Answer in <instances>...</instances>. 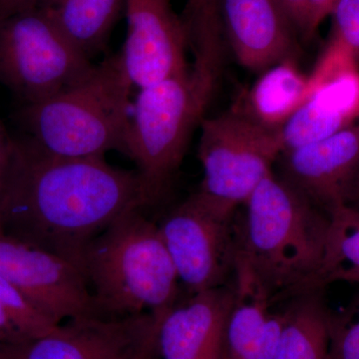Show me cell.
<instances>
[{"label":"cell","instance_id":"7c38bea8","mask_svg":"<svg viewBox=\"0 0 359 359\" xmlns=\"http://www.w3.org/2000/svg\"><path fill=\"white\" fill-rule=\"evenodd\" d=\"M278 159L280 178L327 215L348 205L359 184V120Z\"/></svg>","mask_w":359,"mask_h":359},{"label":"cell","instance_id":"6da1fadb","mask_svg":"<svg viewBox=\"0 0 359 359\" xmlns=\"http://www.w3.org/2000/svg\"><path fill=\"white\" fill-rule=\"evenodd\" d=\"M149 207L137 171L105 158L47 152L32 139H13L0 190V233L76 264L116 219Z\"/></svg>","mask_w":359,"mask_h":359},{"label":"cell","instance_id":"3957f363","mask_svg":"<svg viewBox=\"0 0 359 359\" xmlns=\"http://www.w3.org/2000/svg\"><path fill=\"white\" fill-rule=\"evenodd\" d=\"M195 60L178 75L139 89L131 116L127 157L137 165L149 205L159 202L185 157L223 66V32L193 39Z\"/></svg>","mask_w":359,"mask_h":359},{"label":"cell","instance_id":"4fadbf2b","mask_svg":"<svg viewBox=\"0 0 359 359\" xmlns=\"http://www.w3.org/2000/svg\"><path fill=\"white\" fill-rule=\"evenodd\" d=\"M235 301L231 282L191 294L155 314L158 359H226V332Z\"/></svg>","mask_w":359,"mask_h":359},{"label":"cell","instance_id":"484cf974","mask_svg":"<svg viewBox=\"0 0 359 359\" xmlns=\"http://www.w3.org/2000/svg\"><path fill=\"white\" fill-rule=\"evenodd\" d=\"M40 0H0V21L13 14L37 6Z\"/></svg>","mask_w":359,"mask_h":359},{"label":"cell","instance_id":"9c48e42d","mask_svg":"<svg viewBox=\"0 0 359 359\" xmlns=\"http://www.w3.org/2000/svg\"><path fill=\"white\" fill-rule=\"evenodd\" d=\"M0 276L57 325L63 320L100 316L76 264L1 233Z\"/></svg>","mask_w":359,"mask_h":359},{"label":"cell","instance_id":"f546056e","mask_svg":"<svg viewBox=\"0 0 359 359\" xmlns=\"http://www.w3.org/2000/svg\"><path fill=\"white\" fill-rule=\"evenodd\" d=\"M207 0H189L188 11L202 6Z\"/></svg>","mask_w":359,"mask_h":359},{"label":"cell","instance_id":"cb8c5ba5","mask_svg":"<svg viewBox=\"0 0 359 359\" xmlns=\"http://www.w3.org/2000/svg\"><path fill=\"white\" fill-rule=\"evenodd\" d=\"M297 33L306 39L309 25V0H278Z\"/></svg>","mask_w":359,"mask_h":359},{"label":"cell","instance_id":"8992f818","mask_svg":"<svg viewBox=\"0 0 359 359\" xmlns=\"http://www.w3.org/2000/svg\"><path fill=\"white\" fill-rule=\"evenodd\" d=\"M95 66L37 6L0 21V85L25 105L72 88Z\"/></svg>","mask_w":359,"mask_h":359},{"label":"cell","instance_id":"4dcf8cb0","mask_svg":"<svg viewBox=\"0 0 359 359\" xmlns=\"http://www.w3.org/2000/svg\"><path fill=\"white\" fill-rule=\"evenodd\" d=\"M349 207H351V205H349ZM351 208H353V207H351ZM353 209L355 210V211L358 212V215H359V207L353 208Z\"/></svg>","mask_w":359,"mask_h":359},{"label":"cell","instance_id":"ac0fdd59","mask_svg":"<svg viewBox=\"0 0 359 359\" xmlns=\"http://www.w3.org/2000/svg\"><path fill=\"white\" fill-rule=\"evenodd\" d=\"M309 93V77L289 59L263 71L237 108L264 126L280 129Z\"/></svg>","mask_w":359,"mask_h":359},{"label":"cell","instance_id":"e0dca14e","mask_svg":"<svg viewBox=\"0 0 359 359\" xmlns=\"http://www.w3.org/2000/svg\"><path fill=\"white\" fill-rule=\"evenodd\" d=\"M126 0H40L37 7L91 59L102 52Z\"/></svg>","mask_w":359,"mask_h":359},{"label":"cell","instance_id":"ba28073f","mask_svg":"<svg viewBox=\"0 0 359 359\" xmlns=\"http://www.w3.org/2000/svg\"><path fill=\"white\" fill-rule=\"evenodd\" d=\"M235 214L195 193L158 224L180 282L191 294L230 283L235 269Z\"/></svg>","mask_w":359,"mask_h":359},{"label":"cell","instance_id":"277c9868","mask_svg":"<svg viewBox=\"0 0 359 359\" xmlns=\"http://www.w3.org/2000/svg\"><path fill=\"white\" fill-rule=\"evenodd\" d=\"M144 209L125 212L85 252L82 271L101 316L160 314L178 302V273Z\"/></svg>","mask_w":359,"mask_h":359},{"label":"cell","instance_id":"5bb4252c","mask_svg":"<svg viewBox=\"0 0 359 359\" xmlns=\"http://www.w3.org/2000/svg\"><path fill=\"white\" fill-rule=\"evenodd\" d=\"M222 21L235 57L245 68L262 73L297 58V30L278 0H223Z\"/></svg>","mask_w":359,"mask_h":359},{"label":"cell","instance_id":"52a82bcc","mask_svg":"<svg viewBox=\"0 0 359 359\" xmlns=\"http://www.w3.org/2000/svg\"><path fill=\"white\" fill-rule=\"evenodd\" d=\"M203 180L197 194L237 211L273 171L283 153L280 129L257 122L238 108L200 123Z\"/></svg>","mask_w":359,"mask_h":359},{"label":"cell","instance_id":"7a4b0ae2","mask_svg":"<svg viewBox=\"0 0 359 359\" xmlns=\"http://www.w3.org/2000/svg\"><path fill=\"white\" fill-rule=\"evenodd\" d=\"M236 223L235 263L242 264L273 302L318 289L330 216L276 176L263 180Z\"/></svg>","mask_w":359,"mask_h":359},{"label":"cell","instance_id":"5b68a950","mask_svg":"<svg viewBox=\"0 0 359 359\" xmlns=\"http://www.w3.org/2000/svg\"><path fill=\"white\" fill-rule=\"evenodd\" d=\"M132 87L120 54L109 56L72 88L25 105L27 137L62 157L105 158L112 151L126 155Z\"/></svg>","mask_w":359,"mask_h":359},{"label":"cell","instance_id":"2e32d148","mask_svg":"<svg viewBox=\"0 0 359 359\" xmlns=\"http://www.w3.org/2000/svg\"><path fill=\"white\" fill-rule=\"evenodd\" d=\"M235 301L226 332V359H273L283 325L285 308L273 311L275 302L249 271L235 264Z\"/></svg>","mask_w":359,"mask_h":359},{"label":"cell","instance_id":"7402d4cb","mask_svg":"<svg viewBox=\"0 0 359 359\" xmlns=\"http://www.w3.org/2000/svg\"><path fill=\"white\" fill-rule=\"evenodd\" d=\"M330 16L332 34L325 55L359 65V0H337Z\"/></svg>","mask_w":359,"mask_h":359},{"label":"cell","instance_id":"1f68e13d","mask_svg":"<svg viewBox=\"0 0 359 359\" xmlns=\"http://www.w3.org/2000/svg\"><path fill=\"white\" fill-rule=\"evenodd\" d=\"M0 344H4V342L2 341L1 337H0Z\"/></svg>","mask_w":359,"mask_h":359},{"label":"cell","instance_id":"83f0119b","mask_svg":"<svg viewBox=\"0 0 359 359\" xmlns=\"http://www.w3.org/2000/svg\"><path fill=\"white\" fill-rule=\"evenodd\" d=\"M0 359H13V346L11 344H0Z\"/></svg>","mask_w":359,"mask_h":359},{"label":"cell","instance_id":"603a6c76","mask_svg":"<svg viewBox=\"0 0 359 359\" xmlns=\"http://www.w3.org/2000/svg\"><path fill=\"white\" fill-rule=\"evenodd\" d=\"M330 359H359V297L330 318Z\"/></svg>","mask_w":359,"mask_h":359},{"label":"cell","instance_id":"30bf717a","mask_svg":"<svg viewBox=\"0 0 359 359\" xmlns=\"http://www.w3.org/2000/svg\"><path fill=\"white\" fill-rule=\"evenodd\" d=\"M155 314L73 318L16 346L14 359H158Z\"/></svg>","mask_w":359,"mask_h":359},{"label":"cell","instance_id":"f1b7e54d","mask_svg":"<svg viewBox=\"0 0 359 359\" xmlns=\"http://www.w3.org/2000/svg\"><path fill=\"white\" fill-rule=\"evenodd\" d=\"M346 205H351V207L353 208L359 207V184L355 192L353 194V198H351V202Z\"/></svg>","mask_w":359,"mask_h":359},{"label":"cell","instance_id":"8fae6325","mask_svg":"<svg viewBox=\"0 0 359 359\" xmlns=\"http://www.w3.org/2000/svg\"><path fill=\"white\" fill-rule=\"evenodd\" d=\"M127 33L120 57L139 89L178 75L189 68V33L171 0H126Z\"/></svg>","mask_w":359,"mask_h":359},{"label":"cell","instance_id":"d6986e66","mask_svg":"<svg viewBox=\"0 0 359 359\" xmlns=\"http://www.w3.org/2000/svg\"><path fill=\"white\" fill-rule=\"evenodd\" d=\"M311 290L292 297L273 359H330V318L320 294Z\"/></svg>","mask_w":359,"mask_h":359},{"label":"cell","instance_id":"9a60e30c","mask_svg":"<svg viewBox=\"0 0 359 359\" xmlns=\"http://www.w3.org/2000/svg\"><path fill=\"white\" fill-rule=\"evenodd\" d=\"M359 120V71L347 69L311 86L280 128L283 153L323 140Z\"/></svg>","mask_w":359,"mask_h":359},{"label":"cell","instance_id":"d4e9b609","mask_svg":"<svg viewBox=\"0 0 359 359\" xmlns=\"http://www.w3.org/2000/svg\"><path fill=\"white\" fill-rule=\"evenodd\" d=\"M337 0H309V25L306 39H311L323 21L330 15Z\"/></svg>","mask_w":359,"mask_h":359},{"label":"cell","instance_id":"44dd1931","mask_svg":"<svg viewBox=\"0 0 359 359\" xmlns=\"http://www.w3.org/2000/svg\"><path fill=\"white\" fill-rule=\"evenodd\" d=\"M58 325L0 276V337L4 344H26L50 334Z\"/></svg>","mask_w":359,"mask_h":359},{"label":"cell","instance_id":"4316f807","mask_svg":"<svg viewBox=\"0 0 359 359\" xmlns=\"http://www.w3.org/2000/svg\"><path fill=\"white\" fill-rule=\"evenodd\" d=\"M13 137L7 133L6 129L0 122V190H1L11 145H13Z\"/></svg>","mask_w":359,"mask_h":359},{"label":"cell","instance_id":"ffe728a7","mask_svg":"<svg viewBox=\"0 0 359 359\" xmlns=\"http://www.w3.org/2000/svg\"><path fill=\"white\" fill-rule=\"evenodd\" d=\"M327 248L318 289L332 283H359V215L341 205L328 214Z\"/></svg>","mask_w":359,"mask_h":359}]
</instances>
